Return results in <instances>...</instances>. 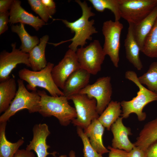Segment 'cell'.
<instances>
[{
	"label": "cell",
	"mask_w": 157,
	"mask_h": 157,
	"mask_svg": "<svg viewBox=\"0 0 157 157\" xmlns=\"http://www.w3.org/2000/svg\"><path fill=\"white\" fill-rule=\"evenodd\" d=\"M75 1L79 5L82 10V15L79 18L72 22L65 19H53L61 20L67 27L70 29L72 32L75 33L74 36L72 38L66 41H62L57 43H49V44L56 46L66 42L71 41L72 42L69 46V48L76 52L78 47H83L87 44L86 41L91 40L92 35L97 33L98 31L93 26L94 20H89L90 17L94 16L95 15L91 11V7L88 6L85 1L82 2L80 0H76Z\"/></svg>",
	"instance_id": "cell-1"
},
{
	"label": "cell",
	"mask_w": 157,
	"mask_h": 157,
	"mask_svg": "<svg viewBox=\"0 0 157 157\" xmlns=\"http://www.w3.org/2000/svg\"><path fill=\"white\" fill-rule=\"evenodd\" d=\"M37 91L40 97L38 112L42 116H53L61 125L65 126L76 118V109L69 104L65 96L53 97L48 95L43 90Z\"/></svg>",
	"instance_id": "cell-2"
},
{
	"label": "cell",
	"mask_w": 157,
	"mask_h": 157,
	"mask_svg": "<svg viewBox=\"0 0 157 157\" xmlns=\"http://www.w3.org/2000/svg\"><path fill=\"white\" fill-rule=\"evenodd\" d=\"M126 79L132 81L139 88L136 96L129 101L123 100L120 102L122 108L121 115L123 118L126 119L132 113H135L138 120H145L146 114L143 112L144 107L148 104L157 101V94L144 87L139 81L137 75L134 71L128 70L125 73Z\"/></svg>",
	"instance_id": "cell-3"
},
{
	"label": "cell",
	"mask_w": 157,
	"mask_h": 157,
	"mask_svg": "<svg viewBox=\"0 0 157 157\" xmlns=\"http://www.w3.org/2000/svg\"><path fill=\"white\" fill-rule=\"evenodd\" d=\"M18 89L15 98L8 109L0 117V122H7L18 111L27 109L30 113L37 112L40 109V97L37 90L28 91L24 81H17Z\"/></svg>",
	"instance_id": "cell-4"
},
{
	"label": "cell",
	"mask_w": 157,
	"mask_h": 157,
	"mask_svg": "<svg viewBox=\"0 0 157 157\" xmlns=\"http://www.w3.org/2000/svg\"><path fill=\"white\" fill-rule=\"evenodd\" d=\"M53 64L48 62L46 67L38 71H34L26 68L20 70L18 72L19 78L26 81L28 84L27 88L32 91L37 90V87L47 90L51 96H64L54 83L51 75Z\"/></svg>",
	"instance_id": "cell-5"
},
{
	"label": "cell",
	"mask_w": 157,
	"mask_h": 157,
	"mask_svg": "<svg viewBox=\"0 0 157 157\" xmlns=\"http://www.w3.org/2000/svg\"><path fill=\"white\" fill-rule=\"evenodd\" d=\"M72 100L74 105L77 117L72 122L74 125L84 129L92 121L98 119L99 116L97 110V101L85 94L77 93L67 98Z\"/></svg>",
	"instance_id": "cell-6"
},
{
	"label": "cell",
	"mask_w": 157,
	"mask_h": 157,
	"mask_svg": "<svg viewBox=\"0 0 157 157\" xmlns=\"http://www.w3.org/2000/svg\"><path fill=\"white\" fill-rule=\"evenodd\" d=\"M119 3L121 18L135 25L157 6V0H119Z\"/></svg>",
	"instance_id": "cell-7"
},
{
	"label": "cell",
	"mask_w": 157,
	"mask_h": 157,
	"mask_svg": "<svg viewBox=\"0 0 157 157\" xmlns=\"http://www.w3.org/2000/svg\"><path fill=\"white\" fill-rule=\"evenodd\" d=\"M76 53L81 68L94 75L101 70L106 55L98 40H94L85 47L78 48Z\"/></svg>",
	"instance_id": "cell-8"
},
{
	"label": "cell",
	"mask_w": 157,
	"mask_h": 157,
	"mask_svg": "<svg viewBox=\"0 0 157 157\" xmlns=\"http://www.w3.org/2000/svg\"><path fill=\"white\" fill-rule=\"evenodd\" d=\"M123 24L119 21L111 20L104 22L102 32L104 38L103 49L105 55H108L114 66L119 67L121 33Z\"/></svg>",
	"instance_id": "cell-9"
},
{
	"label": "cell",
	"mask_w": 157,
	"mask_h": 157,
	"mask_svg": "<svg viewBox=\"0 0 157 157\" xmlns=\"http://www.w3.org/2000/svg\"><path fill=\"white\" fill-rule=\"evenodd\" d=\"M111 78L103 76L98 78L93 84L88 85L78 93L85 94L97 101V110L101 115L111 101L112 88Z\"/></svg>",
	"instance_id": "cell-10"
},
{
	"label": "cell",
	"mask_w": 157,
	"mask_h": 157,
	"mask_svg": "<svg viewBox=\"0 0 157 157\" xmlns=\"http://www.w3.org/2000/svg\"><path fill=\"white\" fill-rule=\"evenodd\" d=\"M81 68L76 52L69 49L63 58L51 71V75L57 86L62 90L67 79L74 72Z\"/></svg>",
	"instance_id": "cell-11"
},
{
	"label": "cell",
	"mask_w": 157,
	"mask_h": 157,
	"mask_svg": "<svg viewBox=\"0 0 157 157\" xmlns=\"http://www.w3.org/2000/svg\"><path fill=\"white\" fill-rule=\"evenodd\" d=\"M12 51L8 52L5 50L0 54V81H4L10 76L12 71L20 64H23L31 67L28 61L29 54L24 53L16 48V43L11 45Z\"/></svg>",
	"instance_id": "cell-12"
},
{
	"label": "cell",
	"mask_w": 157,
	"mask_h": 157,
	"mask_svg": "<svg viewBox=\"0 0 157 157\" xmlns=\"http://www.w3.org/2000/svg\"><path fill=\"white\" fill-rule=\"evenodd\" d=\"M9 23L11 24L19 23L29 25L38 31L46 24L41 19L29 13L21 6L19 0H13L10 9Z\"/></svg>",
	"instance_id": "cell-13"
},
{
	"label": "cell",
	"mask_w": 157,
	"mask_h": 157,
	"mask_svg": "<svg viewBox=\"0 0 157 157\" xmlns=\"http://www.w3.org/2000/svg\"><path fill=\"white\" fill-rule=\"evenodd\" d=\"M33 139L26 149L34 151L37 157H47L49 154H53L48 151L50 147L47 144L46 139L50 132L47 125L45 123L36 124L33 128Z\"/></svg>",
	"instance_id": "cell-14"
},
{
	"label": "cell",
	"mask_w": 157,
	"mask_h": 157,
	"mask_svg": "<svg viewBox=\"0 0 157 157\" xmlns=\"http://www.w3.org/2000/svg\"><path fill=\"white\" fill-rule=\"evenodd\" d=\"M123 119L122 117H119L111 126L110 129L113 136L112 145L114 148L129 152L135 145L131 142L128 138L129 135L132 134L131 129L124 125Z\"/></svg>",
	"instance_id": "cell-15"
},
{
	"label": "cell",
	"mask_w": 157,
	"mask_h": 157,
	"mask_svg": "<svg viewBox=\"0 0 157 157\" xmlns=\"http://www.w3.org/2000/svg\"><path fill=\"white\" fill-rule=\"evenodd\" d=\"M91 74L80 68L72 73L68 77L63 90L67 98L77 94L88 85Z\"/></svg>",
	"instance_id": "cell-16"
},
{
	"label": "cell",
	"mask_w": 157,
	"mask_h": 157,
	"mask_svg": "<svg viewBox=\"0 0 157 157\" xmlns=\"http://www.w3.org/2000/svg\"><path fill=\"white\" fill-rule=\"evenodd\" d=\"M124 46L126 57L129 61L138 70L143 68V65L140 57V49L137 42L133 32V24L129 23Z\"/></svg>",
	"instance_id": "cell-17"
},
{
	"label": "cell",
	"mask_w": 157,
	"mask_h": 157,
	"mask_svg": "<svg viewBox=\"0 0 157 157\" xmlns=\"http://www.w3.org/2000/svg\"><path fill=\"white\" fill-rule=\"evenodd\" d=\"M104 128L98 119H95L92 121L84 130L85 133L89 138L90 142L93 148L102 155L109 152L103 142L102 137Z\"/></svg>",
	"instance_id": "cell-18"
},
{
	"label": "cell",
	"mask_w": 157,
	"mask_h": 157,
	"mask_svg": "<svg viewBox=\"0 0 157 157\" xmlns=\"http://www.w3.org/2000/svg\"><path fill=\"white\" fill-rule=\"evenodd\" d=\"M49 39L48 35L43 36L40 42L28 53V61L32 71H38L45 68L47 63L45 56V50Z\"/></svg>",
	"instance_id": "cell-19"
},
{
	"label": "cell",
	"mask_w": 157,
	"mask_h": 157,
	"mask_svg": "<svg viewBox=\"0 0 157 157\" xmlns=\"http://www.w3.org/2000/svg\"><path fill=\"white\" fill-rule=\"evenodd\" d=\"M157 18V6L139 24L133 26V32L141 51L147 36L152 28Z\"/></svg>",
	"instance_id": "cell-20"
},
{
	"label": "cell",
	"mask_w": 157,
	"mask_h": 157,
	"mask_svg": "<svg viewBox=\"0 0 157 157\" xmlns=\"http://www.w3.org/2000/svg\"><path fill=\"white\" fill-rule=\"evenodd\" d=\"M157 141V117L144 125L133 144L135 146L147 151L149 147Z\"/></svg>",
	"instance_id": "cell-21"
},
{
	"label": "cell",
	"mask_w": 157,
	"mask_h": 157,
	"mask_svg": "<svg viewBox=\"0 0 157 157\" xmlns=\"http://www.w3.org/2000/svg\"><path fill=\"white\" fill-rule=\"evenodd\" d=\"M17 85L13 77L10 76L0 83V113L9 108L16 94Z\"/></svg>",
	"instance_id": "cell-22"
},
{
	"label": "cell",
	"mask_w": 157,
	"mask_h": 157,
	"mask_svg": "<svg viewBox=\"0 0 157 157\" xmlns=\"http://www.w3.org/2000/svg\"><path fill=\"white\" fill-rule=\"evenodd\" d=\"M120 102L111 101L98 119L103 126L110 130L111 125L122 113Z\"/></svg>",
	"instance_id": "cell-23"
},
{
	"label": "cell",
	"mask_w": 157,
	"mask_h": 157,
	"mask_svg": "<svg viewBox=\"0 0 157 157\" xmlns=\"http://www.w3.org/2000/svg\"><path fill=\"white\" fill-rule=\"evenodd\" d=\"M12 31L17 33L21 42L19 49L23 52L28 53L30 51L40 42V40L36 36H31L26 31L24 24L12 25Z\"/></svg>",
	"instance_id": "cell-24"
},
{
	"label": "cell",
	"mask_w": 157,
	"mask_h": 157,
	"mask_svg": "<svg viewBox=\"0 0 157 157\" xmlns=\"http://www.w3.org/2000/svg\"><path fill=\"white\" fill-rule=\"evenodd\" d=\"M6 123L0 122V157H13L24 141L20 139L12 143L7 140L5 135Z\"/></svg>",
	"instance_id": "cell-25"
},
{
	"label": "cell",
	"mask_w": 157,
	"mask_h": 157,
	"mask_svg": "<svg viewBox=\"0 0 157 157\" xmlns=\"http://www.w3.org/2000/svg\"><path fill=\"white\" fill-rule=\"evenodd\" d=\"M141 52L149 57L157 58V18L145 38Z\"/></svg>",
	"instance_id": "cell-26"
},
{
	"label": "cell",
	"mask_w": 157,
	"mask_h": 157,
	"mask_svg": "<svg viewBox=\"0 0 157 157\" xmlns=\"http://www.w3.org/2000/svg\"><path fill=\"white\" fill-rule=\"evenodd\" d=\"M139 82L147 88L157 94V61L152 62L147 72L138 77Z\"/></svg>",
	"instance_id": "cell-27"
},
{
	"label": "cell",
	"mask_w": 157,
	"mask_h": 157,
	"mask_svg": "<svg viewBox=\"0 0 157 157\" xmlns=\"http://www.w3.org/2000/svg\"><path fill=\"white\" fill-rule=\"evenodd\" d=\"M95 10L103 12L106 9L110 10L113 14L115 21L121 18L119 9V0H89Z\"/></svg>",
	"instance_id": "cell-28"
},
{
	"label": "cell",
	"mask_w": 157,
	"mask_h": 157,
	"mask_svg": "<svg viewBox=\"0 0 157 157\" xmlns=\"http://www.w3.org/2000/svg\"><path fill=\"white\" fill-rule=\"evenodd\" d=\"M76 130L77 133L83 143L84 157H103L102 155L98 153L93 148L89 138L83 131V129L77 126Z\"/></svg>",
	"instance_id": "cell-29"
},
{
	"label": "cell",
	"mask_w": 157,
	"mask_h": 157,
	"mask_svg": "<svg viewBox=\"0 0 157 157\" xmlns=\"http://www.w3.org/2000/svg\"><path fill=\"white\" fill-rule=\"evenodd\" d=\"M28 1L31 9L38 15L44 22H47L50 18H52L41 0H28Z\"/></svg>",
	"instance_id": "cell-30"
},
{
	"label": "cell",
	"mask_w": 157,
	"mask_h": 157,
	"mask_svg": "<svg viewBox=\"0 0 157 157\" xmlns=\"http://www.w3.org/2000/svg\"><path fill=\"white\" fill-rule=\"evenodd\" d=\"M9 12L0 13V35L4 33L8 29V24L9 22Z\"/></svg>",
	"instance_id": "cell-31"
},
{
	"label": "cell",
	"mask_w": 157,
	"mask_h": 157,
	"mask_svg": "<svg viewBox=\"0 0 157 157\" xmlns=\"http://www.w3.org/2000/svg\"><path fill=\"white\" fill-rule=\"evenodd\" d=\"M127 157H147V152L135 146L130 151L128 152Z\"/></svg>",
	"instance_id": "cell-32"
},
{
	"label": "cell",
	"mask_w": 157,
	"mask_h": 157,
	"mask_svg": "<svg viewBox=\"0 0 157 157\" xmlns=\"http://www.w3.org/2000/svg\"><path fill=\"white\" fill-rule=\"evenodd\" d=\"M41 1L49 14L52 17L55 13L56 6L55 2L53 0H41Z\"/></svg>",
	"instance_id": "cell-33"
},
{
	"label": "cell",
	"mask_w": 157,
	"mask_h": 157,
	"mask_svg": "<svg viewBox=\"0 0 157 157\" xmlns=\"http://www.w3.org/2000/svg\"><path fill=\"white\" fill-rule=\"evenodd\" d=\"M108 149L110 150L108 157H127L128 152L122 150L115 148L110 146Z\"/></svg>",
	"instance_id": "cell-34"
},
{
	"label": "cell",
	"mask_w": 157,
	"mask_h": 157,
	"mask_svg": "<svg viewBox=\"0 0 157 157\" xmlns=\"http://www.w3.org/2000/svg\"><path fill=\"white\" fill-rule=\"evenodd\" d=\"M13 157H36L34 153L32 151L26 149H18L15 154Z\"/></svg>",
	"instance_id": "cell-35"
},
{
	"label": "cell",
	"mask_w": 157,
	"mask_h": 157,
	"mask_svg": "<svg viewBox=\"0 0 157 157\" xmlns=\"http://www.w3.org/2000/svg\"><path fill=\"white\" fill-rule=\"evenodd\" d=\"M13 0H0V13L8 11L10 10Z\"/></svg>",
	"instance_id": "cell-36"
},
{
	"label": "cell",
	"mask_w": 157,
	"mask_h": 157,
	"mask_svg": "<svg viewBox=\"0 0 157 157\" xmlns=\"http://www.w3.org/2000/svg\"><path fill=\"white\" fill-rule=\"evenodd\" d=\"M147 152V157H157V141L149 147Z\"/></svg>",
	"instance_id": "cell-37"
},
{
	"label": "cell",
	"mask_w": 157,
	"mask_h": 157,
	"mask_svg": "<svg viewBox=\"0 0 157 157\" xmlns=\"http://www.w3.org/2000/svg\"><path fill=\"white\" fill-rule=\"evenodd\" d=\"M69 155L71 157H76L75 153L73 151H70Z\"/></svg>",
	"instance_id": "cell-38"
},
{
	"label": "cell",
	"mask_w": 157,
	"mask_h": 157,
	"mask_svg": "<svg viewBox=\"0 0 157 157\" xmlns=\"http://www.w3.org/2000/svg\"><path fill=\"white\" fill-rule=\"evenodd\" d=\"M58 157H71L70 156H69V157H67V156L65 155H61L60 156H59Z\"/></svg>",
	"instance_id": "cell-39"
}]
</instances>
